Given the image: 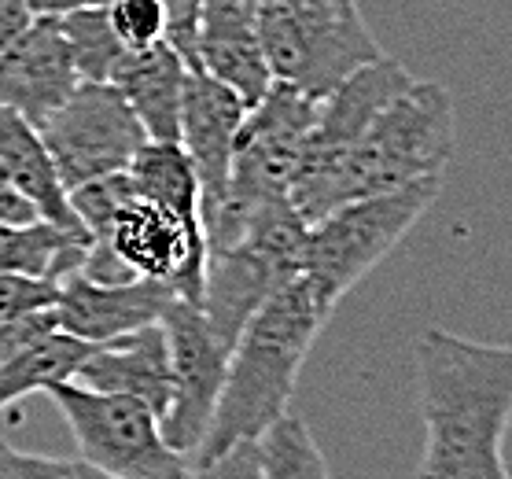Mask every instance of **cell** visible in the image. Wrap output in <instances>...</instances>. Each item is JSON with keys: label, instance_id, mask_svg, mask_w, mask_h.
Wrapping results in <instances>:
<instances>
[{"label": "cell", "instance_id": "1", "mask_svg": "<svg viewBox=\"0 0 512 479\" xmlns=\"http://www.w3.org/2000/svg\"><path fill=\"white\" fill-rule=\"evenodd\" d=\"M424 457L420 476L505 479L501 439L512 421V343L428 328L413 347Z\"/></svg>", "mask_w": 512, "mask_h": 479}, {"label": "cell", "instance_id": "2", "mask_svg": "<svg viewBox=\"0 0 512 479\" xmlns=\"http://www.w3.org/2000/svg\"><path fill=\"white\" fill-rule=\"evenodd\" d=\"M336 306L317 292L314 281L299 273L288 284H280L255 314L240 328L225 384L210 417V428L192 457V476L222 457L240 439H255L277 413H284L295 391V380L303 373L310 347L317 343L325 321Z\"/></svg>", "mask_w": 512, "mask_h": 479}, {"label": "cell", "instance_id": "3", "mask_svg": "<svg viewBox=\"0 0 512 479\" xmlns=\"http://www.w3.org/2000/svg\"><path fill=\"white\" fill-rule=\"evenodd\" d=\"M454 148L457 122L450 93L443 85L413 78L325 174L299 181L288 199L310 225L347 199L402 188L420 177H439Z\"/></svg>", "mask_w": 512, "mask_h": 479}, {"label": "cell", "instance_id": "4", "mask_svg": "<svg viewBox=\"0 0 512 479\" xmlns=\"http://www.w3.org/2000/svg\"><path fill=\"white\" fill-rule=\"evenodd\" d=\"M255 15L273 82L295 85L314 100L384 56L358 0H255Z\"/></svg>", "mask_w": 512, "mask_h": 479}, {"label": "cell", "instance_id": "5", "mask_svg": "<svg viewBox=\"0 0 512 479\" xmlns=\"http://www.w3.org/2000/svg\"><path fill=\"white\" fill-rule=\"evenodd\" d=\"M443 192V174L420 177L402 188L358 196L306 225L303 273L314 288L336 306L358 281H365L384 262L402 236L424 218Z\"/></svg>", "mask_w": 512, "mask_h": 479}, {"label": "cell", "instance_id": "6", "mask_svg": "<svg viewBox=\"0 0 512 479\" xmlns=\"http://www.w3.org/2000/svg\"><path fill=\"white\" fill-rule=\"evenodd\" d=\"M45 395L59 406L67 421L78 461L93 468L96 476L115 479H181L192 476L188 461L174 454L163 439L159 417L140 398L93 391L85 384L63 380L48 387Z\"/></svg>", "mask_w": 512, "mask_h": 479}, {"label": "cell", "instance_id": "7", "mask_svg": "<svg viewBox=\"0 0 512 479\" xmlns=\"http://www.w3.org/2000/svg\"><path fill=\"white\" fill-rule=\"evenodd\" d=\"M317 118V100L288 82H269L258 104L247 107L233 148L229 188L218 207H258L288 199L291 177L303 159V144ZM210 214V211H207Z\"/></svg>", "mask_w": 512, "mask_h": 479}, {"label": "cell", "instance_id": "8", "mask_svg": "<svg viewBox=\"0 0 512 479\" xmlns=\"http://www.w3.org/2000/svg\"><path fill=\"white\" fill-rule=\"evenodd\" d=\"M37 129L67 192L96 177L122 174L148 141L126 96L111 82H78Z\"/></svg>", "mask_w": 512, "mask_h": 479}, {"label": "cell", "instance_id": "9", "mask_svg": "<svg viewBox=\"0 0 512 479\" xmlns=\"http://www.w3.org/2000/svg\"><path fill=\"white\" fill-rule=\"evenodd\" d=\"M159 321H163L170 376H174V398H170V409L163 413L159 428H163L166 446L192 465V457H196L199 443L210 428L218 395H222L225 369H229V343L210 328L199 303H188L181 295L170 299Z\"/></svg>", "mask_w": 512, "mask_h": 479}, {"label": "cell", "instance_id": "10", "mask_svg": "<svg viewBox=\"0 0 512 479\" xmlns=\"http://www.w3.org/2000/svg\"><path fill=\"white\" fill-rule=\"evenodd\" d=\"M93 244L107 247L129 273L163 281L181 299L199 303L203 266H207L203 222H188L152 199L137 196V188L129 185L107 225L93 236Z\"/></svg>", "mask_w": 512, "mask_h": 479}, {"label": "cell", "instance_id": "11", "mask_svg": "<svg viewBox=\"0 0 512 479\" xmlns=\"http://www.w3.org/2000/svg\"><path fill=\"white\" fill-rule=\"evenodd\" d=\"M409 82H413V74H409L398 59L380 56V59H373V63L358 67L354 74H347L328 96H321V100H317V118H314V126H310V137H306V144H303L299 170L291 177V188L299 185V181H310V177L325 174L328 166L336 163L339 155L358 141L361 133H365V126H369Z\"/></svg>", "mask_w": 512, "mask_h": 479}, {"label": "cell", "instance_id": "12", "mask_svg": "<svg viewBox=\"0 0 512 479\" xmlns=\"http://www.w3.org/2000/svg\"><path fill=\"white\" fill-rule=\"evenodd\" d=\"M244 115L247 104L229 85L210 78L203 67H188L177 144L185 148V155L192 159V170L199 177V218L225 199L236 133H240Z\"/></svg>", "mask_w": 512, "mask_h": 479}, {"label": "cell", "instance_id": "13", "mask_svg": "<svg viewBox=\"0 0 512 479\" xmlns=\"http://www.w3.org/2000/svg\"><path fill=\"white\" fill-rule=\"evenodd\" d=\"M78 71L56 15H34L0 48V107H12L41 126L74 89Z\"/></svg>", "mask_w": 512, "mask_h": 479}, {"label": "cell", "instance_id": "14", "mask_svg": "<svg viewBox=\"0 0 512 479\" xmlns=\"http://www.w3.org/2000/svg\"><path fill=\"white\" fill-rule=\"evenodd\" d=\"M174 288L152 277H129L118 284L89 281L82 273H70L59 281V299L52 306L56 325L85 343H104L111 336L152 325L174 299Z\"/></svg>", "mask_w": 512, "mask_h": 479}, {"label": "cell", "instance_id": "15", "mask_svg": "<svg viewBox=\"0 0 512 479\" xmlns=\"http://www.w3.org/2000/svg\"><path fill=\"white\" fill-rule=\"evenodd\" d=\"M192 67H203L210 78L229 85L247 107L258 104L273 74L258 37L255 0H199Z\"/></svg>", "mask_w": 512, "mask_h": 479}, {"label": "cell", "instance_id": "16", "mask_svg": "<svg viewBox=\"0 0 512 479\" xmlns=\"http://www.w3.org/2000/svg\"><path fill=\"white\" fill-rule=\"evenodd\" d=\"M74 384L140 398L163 421L170 398H174L163 321H152V325H140L133 332L104 339V343H93V351L85 354V362L74 373Z\"/></svg>", "mask_w": 512, "mask_h": 479}, {"label": "cell", "instance_id": "17", "mask_svg": "<svg viewBox=\"0 0 512 479\" xmlns=\"http://www.w3.org/2000/svg\"><path fill=\"white\" fill-rule=\"evenodd\" d=\"M188 63L174 45L137 48L118 59L111 85L126 96L129 111L144 126L148 141H177L181 133V96H185Z\"/></svg>", "mask_w": 512, "mask_h": 479}, {"label": "cell", "instance_id": "18", "mask_svg": "<svg viewBox=\"0 0 512 479\" xmlns=\"http://www.w3.org/2000/svg\"><path fill=\"white\" fill-rule=\"evenodd\" d=\"M0 174L34 203L41 218L63 229H85L70 207V192L41 141V129L12 107H0Z\"/></svg>", "mask_w": 512, "mask_h": 479}, {"label": "cell", "instance_id": "19", "mask_svg": "<svg viewBox=\"0 0 512 479\" xmlns=\"http://www.w3.org/2000/svg\"><path fill=\"white\" fill-rule=\"evenodd\" d=\"M89 244L93 236L85 229H63L48 218L0 225V273H30L59 284L82 269Z\"/></svg>", "mask_w": 512, "mask_h": 479}, {"label": "cell", "instance_id": "20", "mask_svg": "<svg viewBox=\"0 0 512 479\" xmlns=\"http://www.w3.org/2000/svg\"><path fill=\"white\" fill-rule=\"evenodd\" d=\"M89 351H93V343L70 336L63 328H48L37 339H30L23 351L0 362V413L34 391H48L63 380H74Z\"/></svg>", "mask_w": 512, "mask_h": 479}, {"label": "cell", "instance_id": "21", "mask_svg": "<svg viewBox=\"0 0 512 479\" xmlns=\"http://www.w3.org/2000/svg\"><path fill=\"white\" fill-rule=\"evenodd\" d=\"M126 177L137 188V196L152 199L188 222H203L199 218V177L177 141H144L133 163L126 166Z\"/></svg>", "mask_w": 512, "mask_h": 479}, {"label": "cell", "instance_id": "22", "mask_svg": "<svg viewBox=\"0 0 512 479\" xmlns=\"http://www.w3.org/2000/svg\"><path fill=\"white\" fill-rule=\"evenodd\" d=\"M255 454L262 479H325L328 465L317 450L314 435L303 417L277 413L273 421L255 435Z\"/></svg>", "mask_w": 512, "mask_h": 479}, {"label": "cell", "instance_id": "23", "mask_svg": "<svg viewBox=\"0 0 512 479\" xmlns=\"http://www.w3.org/2000/svg\"><path fill=\"white\" fill-rule=\"evenodd\" d=\"M59 30L67 37L74 71L82 82H111V71L126 56V45L118 41L115 26L107 19V8H74L56 15Z\"/></svg>", "mask_w": 512, "mask_h": 479}, {"label": "cell", "instance_id": "24", "mask_svg": "<svg viewBox=\"0 0 512 479\" xmlns=\"http://www.w3.org/2000/svg\"><path fill=\"white\" fill-rule=\"evenodd\" d=\"M107 19L115 26L118 41L137 52L166 41V8L163 0H111Z\"/></svg>", "mask_w": 512, "mask_h": 479}, {"label": "cell", "instance_id": "25", "mask_svg": "<svg viewBox=\"0 0 512 479\" xmlns=\"http://www.w3.org/2000/svg\"><path fill=\"white\" fill-rule=\"evenodd\" d=\"M59 284L48 277H30V273H0V321L37 314L56 306Z\"/></svg>", "mask_w": 512, "mask_h": 479}, {"label": "cell", "instance_id": "26", "mask_svg": "<svg viewBox=\"0 0 512 479\" xmlns=\"http://www.w3.org/2000/svg\"><path fill=\"white\" fill-rule=\"evenodd\" d=\"M0 476H96L85 461H67V457L23 454L0 439Z\"/></svg>", "mask_w": 512, "mask_h": 479}, {"label": "cell", "instance_id": "27", "mask_svg": "<svg viewBox=\"0 0 512 479\" xmlns=\"http://www.w3.org/2000/svg\"><path fill=\"white\" fill-rule=\"evenodd\" d=\"M166 8V45L181 52L188 67L196 63V19H199V0H163Z\"/></svg>", "mask_w": 512, "mask_h": 479}, {"label": "cell", "instance_id": "28", "mask_svg": "<svg viewBox=\"0 0 512 479\" xmlns=\"http://www.w3.org/2000/svg\"><path fill=\"white\" fill-rule=\"evenodd\" d=\"M48 328H59L52 306H48V310H37V314H23V317H12V321H0V362H4V358H12L15 351H23L30 339H37L41 332H48Z\"/></svg>", "mask_w": 512, "mask_h": 479}, {"label": "cell", "instance_id": "29", "mask_svg": "<svg viewBox=\"0 0 512 479\" xmlns=\"http://www.w3.org/2000/svg\"><path fill=\"white\" fill-rule=\"evenodd\" d=\"M34 218H41L34 203H30V199H26L23 192H19V188L8 181V177L0 174V225L34 222Z\"/></svg>", "mask_w": 512, "mask_h": 479}, {"label": "cell", "instance_id": "30", "mask_svg": "<svg viewBox=\"0 0 512 479\" xmlns=\"http://www.w3.org/2000/svg\"><path fill=\"white\" fill-rule=\"evenodd\" d=\"M30 19H34V12L26 0H0V48L8 45Z\"/></svg>", "mask_w": 512, "mask_h": 479}, {"label": "cell", "instance_id": "31", "mask_svg": "<svg viewBox=\"0 0 512 479\" xmlns=\"http://www.w3.org/2000/svg\"><path fill=\"white\" fill-rule=\"evenodd\" d=\"M34 15H63L74 8H107L111 0H26Z\"/></svg>", "mask_w": 512, "mask_h": 479}]
</instances>
